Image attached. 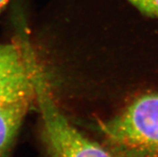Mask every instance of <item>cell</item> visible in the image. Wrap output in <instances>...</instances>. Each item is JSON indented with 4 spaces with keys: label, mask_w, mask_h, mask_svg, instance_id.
I'll list each match as a JSON object with an SVG mask.
<instances>
[{
    "label": "cell",
    "mask_w": 158,
    "mask_h": 157,
    "mask_svg": "<svg viewBox=\"0 0 158 157\" xmlns=\"http://www.w3.org/2000/svg\"><path fill=\"white\" fill-rule=\"evenodd\" d=\"M31 79L42 118L46 157H113L102 143L86 137L64 117L41 67L33 68Z\"/></svg>",
    "instance_id": "cell-2"
},
{
    "label": "cell",
    "mask_w": 158,
    "mask_h": 157,
    "mask_svg": "<svg viewBox=\"0 0 158 157\" xmlns=\"http://www.w3.org/2000/svg\"><path fill=\"white\" fill-rule=\"evenodd\" d=\"M99 127L113 157H158V92L140 96Z\"/></svg>",
    "instance_id": "cell-1"
},
{
    "label": "cell",
    "mask_w": 158,
    "mask_h": 157,
    "mask_svg": "<svg viewBox=\"0 0 158 157\" xmlns=\"http://www.w3.org/2000/svg\"><path fill=\"white\" fill-rule=\"evenodd\" d=\"M130 2L144 14L158 19V0H132Z\"/></svg>",
    "instance_id": "cell-5"
},
{
    "label": "cell",
    "mask_w": 158,
    "mask_h": 157,
    "mask_svg": "<svg viewBox=\"0 0 158 157\" xmlns=\"http://www.w3.org/2000/svg\"><path fill=\"white\" fill-rule=\"evenodd\" d=\"M128 1H129V2H131V1H132V0H128Z\"/></svg>",
    "instance_id": "cell-7"
},
{
    "label": "cell",
    "mask_w": 158,
    "mask_h": 157,
    "mask_svg": "<svg viewBox=\"0 0 158 157\" xmlns=\"http://www.w3.org/2000/svg\"><path fill=\"white\" fill-rule=\"evenodd\" d=\"M8 0H0V9H2L4 6H5V4L7 2Z\"/></svg>",
    "instance_id": "cell-6"
},
{
    "label": "cell",
    "mask_w": 158,
    "mask_h": 157,
    "mask_svg": "<svg viewBox=\"0 0 158 157\" xmlns=\"http://www.w3.org/2000/svg\"><path fill=\"white\" fill-rule=\"evenodd\" d=\"M35 98L24 39L0 44V105Z\"/></svg>",
    "instance_id": "cell-3"
},
{
    "label": "cell",
    "mask_w": 158,
    "mask_h": 157,
    "mask_svg": "<svg viewBox=\"0 0 158 157\" xmlns=\"http://www.w3.org/2000/svg\"><path fill=\"white\" fill-rule=\"evenodd\" d=\"M34 99L0 105V157H8L16 134Z\"/></svg>",
    "instance_id": "cell-4"
}]
</instances>
